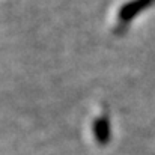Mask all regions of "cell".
Segmentation results:
<instances>
[{"mask_svg":"<svg viewBox=\"0 0 155 155\" xmlns=\"http://www.w3.org/2000/svg\"><path fill=\"white\" fill-rule=\"evenodd\" d=\"M152 0H134V2H131V3H128L127 6H124V9H122V12H120V17L122 18H133L139 11H142L143 8H146L149 3H151Z\"/></svg>","mask_w":155,"mask_h":155,"instance_id":"obj_1","label":"cell"}]
</instances>
